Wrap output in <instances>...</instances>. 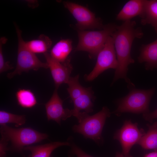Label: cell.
Returning <instances> with one entry per match:
<instances>
[{
	"instance_id": "6da1fadb",
	"label": "cell",
	"mask_w": 157,
	"mask_h": 157,
	"mask_svg": "<svg viewBox=\"0 0 157 157\" xmlns=\"http://www.w3.org/2000/svg\"><path fill=\"white\" fill-rule=\"evenodd\" d=\"M136 22L131 20L124 22L120 26H117L112 34V37L118 66L115 69L113 82L120 78L124 79L130 86H135L127 76L128 66L135 61L131 55L133 42L136 38H141L143 33L141 28L136 27Z\"/></svg>"
},
{
	"instance_id": "7a4b0ae2",
	"label": "cell",
	"mask_w": 157,
	"mask_h": 157,
	"mask_svg": "<svg viewBox=\"0 0 157 157\" xmlns=\"http://www.w3.org/2000/svg\"><path fill=\"white\" fill-rule=\"evenodd\" d=\"M1 138L8 144V150L22 153L24 148L40 142L48 137V135L30 127L14 128L6 124L1 125Z\"/></svg>"
},
{
	"instance_id": "3957f363",
	"label": "cell",
	"mask_w": 157,
	"mask_h": 157,
	"mask_svg": "<svg viewBox=\"0 0 157 157\" xmlns=\"http://www.w3.org/2000/svg\"><path fill=\"white\" fill-rule=\"evenodd\" d=\"M117 25L113 23L105 25L99 31H77L78 41L75 51L88 52L89 58L94 59L104 47L108 38L111 36Z\"/></svg>"
},
{
	"instance_id": "277c9868",
	"label": "cell",
	"mask_w": 157,
	"mask_h": 157,
	"mask_svg": "<svg viewBox=\"0 0 157 157\" xmlns=\"http://www.w3.org/2000/svg\"><path fill=\"white\" fill-rule=\"evenodd\" d=\"M154 91V88L132 89L126 96L118 100L117 108L113 113L119 116L126 112L143 114L149 113V102Z\"/></svg>"
},
{
	"instance_id": "5b68a950",
	"label": "cell",
	"mask_w": 157,
	"mask_h": 157,
	"mask_svg": "<svg viewBox=\"0 0 157 157\" xmlns=\"http://www.w3.org/2000/svg\"><path fill=\"white\" fill-rule=\"evenodd\" d=\"M14 25L18 41L17 64L14 71L7 74L8 78H11L15 75L31 70L37 71L41 68H48L46 63L41 62L35 54L28 48L22 38V31L15 23Z\"/></svg>"
},
{
	"instance_id": "8992f818",
	"label": "cell",
	"mask_w": 157,
	"mask_h": 157,
	"mask_svg": "<svg viewBox=\"0 0 157 157\" xmlns=\"http://www.w3.org/2000/svg\"><path fill=\"white\" fill-rule=\"evenodd\" d=\"M111 113L107 107L92 116L86 115L78 125H74L72 129L75 132L82 135L86 138L91 139L97 143L102 139L101 133L106 119Z\"/></svg>"
},
{
	"instance_id": "52a82bcc",
	"label": "cell",
	"mask_w": 157,
	"mask_h": 157,
	"mask_svg": "<svg viewBox=\"0 0 157 157\" xmlns=\"http://www.w3.org/2000/svg\"><path fill=\"white\" fill-rule=\"evenodd\" d=\"M64 7L67 9L76 19V28L78 31H86L95 29H102L104 25L102 20L87 7L70 1L63 2Z\"/></svg>"
},
{
	"instance_id": "ba28073f",
	"label": "cell",
	"mask_w": 157,
	"mask_h": 157,
	"mask_svg": "<svg viewBox=\"0 0 157 157\" xmlns=\"http://www.w3.org/2000/svg\"><path fill=\"white\" fill-rule=\"evenodd\" d=\"M97 57V62L93 70L85 76V80L88 81L93 80L106 70L117 69L118 62L113 40L111 36L108 38L104 47Z\"/></svg>"
},
{
	"instance_id": "9c48e42d",
	"label": "cell",
	"mask_w": 157,
	"mask_h": 157,
	"mask_svg": "<svg viewBox=\"0 0 157 157\" xmlns=\"http://www.w3.org/2000/svg\"><path fill=\"white\" fill-rule=\"evenodd\" d=\"M145 133L143 129L138 128L137 123L126 120L122 127L115 134L114 138L120 142L124 157H133L130 154L131 149L137 144Z\"/></svg>"
},
{
	"instance_id": "30bf717a",
	"label": "cell",
	"mask_w": 157,
	"mask_h": 157,
	"mask_svg": "<svg viewBox=\"0 0 157 157\" xmlns=\"http://www.w3.org/2000/svg\"><path fill=\"white\" fill-rule=\"evenodd\" d=\"M44 54L56 88H58L63 83H67L73 70L71 57L69 56L65 62L61 63L53 58L48 52Z\"/></svg>"
},
{
	"instance_id": "8fae6325",
	"label": "cell",
	"mask_w": 157,
	"mask_h": 157,
	"mask_svg": "<svg viewBox=\"0 0 157 157\" xmlns=\"http://www.w3.org/2000/svg\"><path fill=\"white\" fill-rule=\"evenodd\" d=\"M58 89L55 88L52 96L45 106L48 120H53L60 124L61 120H66L72 116V109L63 108V101L59 96Z\"/></svg>"
},
{
	"instance_id": "7c38bea8",
	"label": "cell",
	"mask_w": 157,
	"mask_h": 157,
	"mask_svg": "<svg viewBox=\"0 0 157 157\" xmlns=\"http://www.w3.org/2000/svg\"><path fill=\"white\" fill-rule=\"evenodd\" d=\"M94 93L91 87L86 88L83 93L72 101L74 104V108L72 109V115L78 120L81 113L89 114L93 111V101L95 97Z\"/></svg>"
},
{
	"instance_id": "4fadbf2b",
	"label": "cell",
	"mask_w": 157,
	"mask_h": 157,
	"mask_svg": "<svg viewBox=\"0 0 157 157\" xmlns=\"http://www.w3.org/2000/svg\"><path fill=\"white\" fill-rule=\"evenodd\" d=\"M138 59L139 63H144L146 70L157 69V39L154 42L142 45Z\"/></svg>"
},
{
	"instance_id": "5bb4252c",
	"label": "cell",
	"mask_w": 157,
	"mask_h": 157,
	"mask_svg": "<svg viewBox=\"0 0 157 157\" xmlns=\"http://www.w3.org/2000/svg\"><path fill=\"white\" fill-rule=\"evenodd\" d=\"M144 0H131L124 5L116 16V19L124 22L137 16L141 17L144 7Z\"/></svg>"
},
{
	"instance_id": "9a60e30c",
	"label": "cell",
	"mask_w": 157,
	"mask_h": 157,
	"mask_svg": "<svg viewBox=\"0 0 157 157\" xmlns=\"http://www.w3.org/2000/svg\"><path fill=\"white\" fill-rule=\"evenodd\" d=\"M70 145L68 142H54L43 144L25 147L24 150L30 151L31 157H51L52 152L58 147Z\"/></svg>"
},
{
	"instance_id": "2e32d148",
	"label": "cell",
	"mask_w": 157,
	"mask_h": 157,
	"mask_svg": "<svg viewBox=\"0 0 157 157\" xmlns=\"http://www.w3.org/2000/svg\"><path fill=\"white\" fill-rule=\"evenodd\" d=\"M72 49V41L71 39H62L53 46L49 54L54 59L60 63H63L65 62L69 57Z\"/></svg>"
},
{
	"instance_id": "e0dca14e",
	"label": "cell",
	"mask_w": 157,
	"mask_h": 157,
	"mask_svg": "<svg viewBox=\"0 0 157 157\" xmlns=\"http://www.w3.org/2000/svg\"><path fill=\"white\" fill-rule=\"evenodd\" d=\"M141 18L142 25H151L157 33V0H144V13Z\"/></svg>"
},
{
	"instance_id": "ac0fdd59",
	"label": "cell",
	"mask_w": 157,
	"mask_h": 157,
	"mask_svg": "<svg viewBox=\"0 0 157 157\" xmlns=\"http://www.w3.org/2000/svg\"><path fill=\"white\" fill-rule=\"evenodd\" d=\"M148 130L140 139L137 144L145 149L157 150V122L148 125Z\"/></svg>"
},
{
	"instance_id": "d6986e66",
	"label": "cell",
	"mask_w": 157,
	"mask_h": 157,
	"mask_svg": "<svg viewBox=\"0 0 157 157\" xmlns=\"http://www.w3.org/2000/svg\"><path fill=\"white\" fill-rule=\"evenodd\" d=\"M25 44L28 48L35 54L45 53L51 47L52 42L47 36L40 35L37 39L28 41H25Z\"/></svg>"
},
{
	"instance_id": "ffe728a7",
	"label": "cell",
	"mask_w": 157,
	"mask_h": 157,
	"mask_svg": "<svg viewBox=\"0 0 157 157\" xmlns=\"http://www.w3.org/2000/svg\"><path fill=\"white\" fill-rule=\"evenodd\" d=\"M15 96L18 104L25 108H30L37 103L34 93L30 90L20 88L17 91Z\"/></svg>"
},
{
	"instance_id": "44dd1931",
	"label": "cell",
	"mask_w": 157,
	"mask_h": 157,
	"mask_svg": "<svg viewBox=\"0 0 157 157\" xmlns=\"http://www.w3.org/2000/svg\"><path fill=\"white\" fill-rule=\"evenodd\" d=\"M26 121V116L24 115H16L4 110L0 111L1 125L6 124L7 123H13L18 127L24 124Z\"/></svg>"
},
{
	"instance_id": "7402d4cb",
	"label": "cell",
	"mask_w": 157,
	"mask_h": 157,
	"mask_svg": "<svg viewBox=\"0 0 157 157\" xmlns=\"http://www.w3.org/2000/svg\"><path fill=\"white\" fill-rule=\"evenodd\" d=\"M78 74L70 77L67 84V90L72 101L79 96L85 90L86 88L83 87L79 82Z\"/></svg>"
},
{
	"instance_id": "603a6c76",
	"label": "cell",
	"mask_w": 157,
	"mask_h": 157,
	"mask_svg": "<svg viewBox=\"0 0 157 157\" xmlns=\"http://www.w3.org/2000/svg\"><path fill=\"white\" fill-rule=\"evenodd\" d=\"M7 40V39L5 37H2L0 39V73L1 74L13 68V67L10 64L9 62L5 61L3 53V45L6 43Z\"/></svg>"
},
{
	"instance_id": "cb8c5ba5",
	"label": "cell",
	"mask_w": 157,
	"mask_h": 157,
	"mask_svg": "<svg viewBox=\"0 0 157 157\" xmlns=\"http://www.w3.org/2000/svg\"><path fill=\"white\" fill-rule=\"evenodd\" d=\"M71 151L77 157H93L85 153L80 148L74 144L71 146Z\"/></svg>"
},
{
	"instance_id": "d4e9b609",
	"label": "cell",
	"mask_w": 157,
	"mask_h": 157,
	"mask_svg": "<svg viewBox=\"0 0 157 157\" xmlns=\"http://www.w3.org/2000/svg\"><path fill=\"white\" fill-rule=\"evenodd\" d=\"M8 150L7 143L1 138L0 141V157H6V152Z\"/></svg>"
},
{
	"instance_id": "484cf974",
	"label": "cell",
	"mask_w": 157,
	"mask_h": 157,
	"mask_svg": "<svg viewBox=\"0 0 157 157\" xmlns=\"http://www.w3.org/2000/svg\"><path fill=\"white\" fill-rule=\"evenodd\" d=\"M143 116L145 120L152 122L153 119L157 118V108L151 113L143 114Z\"/></svg>"
},
{
	"instance_id": "4316f807",
	"label": "cell",
	"mask_w": 157,
	"mask_h": 157,
	"mask_svg": "<svg viewBox=\"0 0 157 157\" xmlns=\"http://www.w3.org/2000/svg\"><path fill=\"white\" fill-rule=\"evenodd\" d=\"M28 6L30 7L34 8L38 6V1L36 0L27 1Z\"/></svg>"
},
{
	"instance_id": "83f0119b",
	"label": "cell",
	"mask_w": 157,
	"mask_h": 157,
	"mask_svg": "<svg viewBox=\"0 0 157 157\" xmlns=\"http://www.w3.org/2000/svg\"><path fill=\"white\" fill-rule=\"evenodd\" d=\"M143 157H157V150L146 154Z\"/></svg>"
},
{
	"instance_id": "f1b7e54d",
	"label": "cell",
	"mask_w": 157,
	"mask_h": 157,
	"mask_svg": "<svg viewBox=\"0 0 157 157\" xmlns=\"http://www.w3.org/2000/svg\"><path fill=\"white\" fill-rule=\"evenodd\" d=\"M115 157H124L122 153L117 152L116 153Z\"/></svg>"
}]
</instances>
